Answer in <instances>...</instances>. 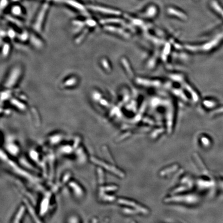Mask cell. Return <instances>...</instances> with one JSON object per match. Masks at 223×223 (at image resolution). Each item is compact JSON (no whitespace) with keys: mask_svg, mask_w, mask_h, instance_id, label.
<instances>
[{"mask_svg":"<svg viewBox=\"0 0 223 223\" xmlns=\"http://www.w3.org/2000/svg\"><path fill=\"white\" fill-rule=\"evenodd\" d=\"M49 2L46 1L41 6L35 17L33 24L32 29L37 33H41L43 30L44 20L49 8Z\"/></svg>","mask_w":223,"mask_h":223,"instance_id":"obj_1","label":"cell"},{"mask_svg":"<svg viewBox=\"0 0 223 223\" xmlns=\"http://www.w3.org/2000/svg\"><path fill=\"white\" fill-rule=\"evenodd\" d=\"M22 70L20 66L14 67L8 73L3 83V86L7 89H10L15 86L22 75Z\"/></svg>","mask_w":223,"mask_h":223,"instance_id":"obj_2","label":"cell"},{"mask_svg":"<svg viewBox=\"0 0 223 223\" xmlns=\"http://www.w3.org/2000/svg\"><path fill=\"white\" fill-rule=\"evenodd\" d=\"M87 8L89 9H91L92 11H96L98 13L105 14H113V15H117L118 14V12L115 10L107 8H105L104 6H101L96 5H89L87 6Z\"/></svg>","mask_w":223,"mask_h":223,"instance_id":"obj_3","label":"cell"},{"mask_svg":"<svg viewBox=\"0 0 223 223\" xmlns=\"http://www.w3.org/2000/svg\"><path fill=\"white\" fill-rule=\"evenodd\" d=\"M62 2L81 13H87L86 8L85 6L76 0H62Z\"/></svg>","mask_w":223,"mask_h":223,"instance_id":"obj_4","label":"cell"},{"mask_svg":"<svg viewBox=\"0 0 223 223\" xmlns=\"http://www.w3.org/2000/svg\"><path fill=\"white\" fill-rule=\"evenodd\" d=\"M29 40L33 46L36 48H41L43 46V43L40 39L34 34L30 35Z\"/></svg>","mask_w":223,"mask_h":223,"instance_id":"obj_5","label":"cell"},{"mask_svg":"<svg viewBox=\"0 0 223 223\" xmlns=\"http://www.w3.org/2000/svg\"><path fill=\"white\" fill-rule=\"evenodd\" d=\"M77 83V78L74 77H69L63 83V86L65 88H69L75 86Z\"/></svg>","mask_w":223,"mask_h":223,"instance_id":"obj_6","label":"cell"},{"mask_svg":"<svg viewBox=\"0 0 223 223\" xmlns=\"http://www.w3.org/2000/svg\"><path fill=\"white\" fill-rule=\"evenodd\" d=\"M11 12L12 15L15 17H21L23 15L22 8L19 5H15L11 8Z\"/></svg>","mask_w":223,"mask_h":223,"instance_id":"obj_7","label":"cell"},{"mask_svg":"<svg viewBox=\"0 0 223 223\" xmlns=\"http://www.w3.org/2000/svg\"><path fill=\"white\" fill-rule=\"evenodd\" d=\"M11 102L13 105H14L15 107H17L18 109L23 111L24 110H26V106L24 103H22L21 102L19 101L18 100L16 99H11Z\"/></svg>","mask_w":223,"mask_h":223,"instance_id":"obj_8","label":"cell"},{"mask_svg":"<svg viewBox=\"0 0 223 223\" xmlns=\"http://www.w3.org/2000/svg\"><path fill=\"white\" fill-rule=\"evenodd\" d=\"M5 18L8 21L11 22L13 24H15V26H17L19 28H21L23 26L22 22H21L18 19L14 18L13 16L8 15V16H6Z\"/></svg>","mask_w":223,"mask_h":223,"instance_id":"obj_9","label":"cell"},{"mask_svg":"<svg viewBox=\"0 0 223 223\" xmlns=\"http://www.w3.org/2000/svg\"><path fill=\"white\" fill-rule=\"evenodd\" d=\"M11 50L10 44L8 43H5L2 47V55L3 57H7L9 53Z\"/></svg>","mask_w":223,"mask_h":223,"instance_id":"obj_10","label":"cell"},{"mask_svg":"<svg viewBox=\"0 0 223 223\" xmlns=\"http://www.w3.org/2000/svg\"><path fill=\"white\" fill-rule=\"evenodd\" d=\"M19 41H26L30 38V34L27 32L24 31L19 34H17V37Z\"/></svg>","mask_w":223,"mask_h":223,"instance_id":"obj_11","label":"cell"},{"mask_svg":"<svg viewBox=\"0 0 223 223\" xmlns=\"http://www.w3.org/2000/svg\"><path fill=\"white\" fill-rule=\"evenodd\" d=\"M48 204H49V199L48 198H45L43 200L41 206V214H44L45 212H46L48 208Z\"/></svg>","mask_w":223,"mask_h":223,"instance_id":"obj_12","label":"cell"},{"mask_svg":"<svg viewBox=\"0 0 223 223\" xmlns=\"http://www.w3.org/2000/svg\"><path fill=\"white\" fill-rule=\"evenodd\" d=\"M85 26L89 28H94L97 25L96 21L92 19H87L85 21Z\"/></svg>","mask_w":223,"mask_h":223,"instance_id":"obj_13","label":"cell"},{"mask_svg":"<svg viewBox=\"0 0 223 223\" xmlns=\"http://www.w3.org/2000/svg\"><path fill=\"white\" fill-rule=\"evenodd\" d=\"M88 31H89V29H85L84 30H83V32L78 37L77 39L76 40V43H77V44L81 42V41L83 40L84 38L85 37V36L88 33Z\"/></svg>","mask_w":223,"mask_h":223,"instance_id":"obj_14","label":"cell"},{"mask_svg":"<svg viewBox=\"0 0 223 223\" xmlns=\"http://www.w3.org/2000/svg\"><path fill=\"white\" fill-rule=\"evenodd\" d=\"M11 96V93L9 90H6L3 92L1 93V99L2 101H5L6 100H8L10 98Z\"/></svg>","mask_w":223,"mask_h":223,"instance_id":"obj_15","label":"cell"},{"mask_svg":"<svg viewBox=\"0 0 223 223\" xmlns=\"http://www.w3.org/2000/svg\"><path fill=\"white\" fill-rule=\"evenodd\" d=\"M7 35L9 38L11 39H14L17 37V34L16 32L12 29H10L7 32Z\"/></svg>","mask_w":223,"mask_h":223,"instance_id":"obj_16","label":"cell"},{"mask_svg":"<svg viewBox=\"0 0 223 223\" xmlns=\"http://www.w3.org/2000/svg\"><path fill=\"white\" fill-rule=\"evenodd\" d=\"M24 210V207H21L20 209V210L19 211V212H18L16 217L15 218V221H14L15 222H18L19 221V219H20L22 215H23Z\"/></svg>","mask_w":223,"mask_h":223,"instance_id":"obj_17","label":"cell"},{"mask_svg":"<svg viewBox=\"0 0 223 223\" xmlns=\"http://www.w3.org/2000/svg\"><path fill=\"white\" fill-rule=\"evenodd\" d=\"M8 5V0H1V11H3L4 9H5L6 8Z\"/></svg>","mask_w":223,"mask_h":223,"instance_id":"obj_18","label":"cell"},{"mask_svg":"<svg viewBox=\"0 0 223 223\" xmlns=\"http://www.w3.org/2000/svg\"><path fill=\"white\" fill-rule=\"evenodd\" d=\"M92 98L95 100H100L101 98V95L100 94L99 92H94L92 93Z\"/></svg>","mask_w":223,"mask_h":223,"instance_id":"obj_19","label":"cell"},{"mask_svg":"<svg viewBox=\"0 0 223 223\" xmlns=\"http://www.w3.org/2000/svg\"><path fill=\"white\" fill-rule=\"evenodd\" d=\"M9 150L11 152H17V147H16V146L11 145V146H9Z\"/></svg>","mask_w":223,"mask_h":223,"instance_id":"obj_20","label":"cell"}]
</instances>
